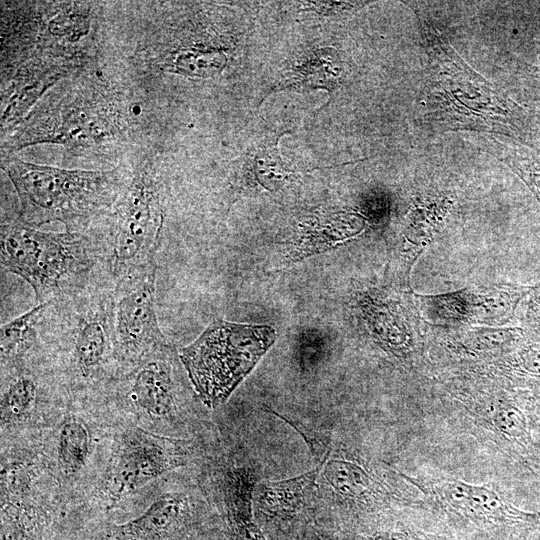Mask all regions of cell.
I'll return each mask as SVG.
<instances>
[{
  "mask_svg": "<svg viewBox=\"0 0 540 540\" xmlns=\"http://www.w3.org/2000/svg\"><path fill=\"white\" fill-rule=\"evenodd\" d=\"M363 540H420L419 538L402 531H380L373 533Z\"/></svg>",
  "mask_w": 540,
  "mask_h": 540,
  "instance_id": "obj_21",
  "label": "cell"
},
{
  "mask_svg": "<svg viewBox=\"0 0 540 540\" xmlns=\"http://www.w3.org/2000/svg\"><path fill=\"white\" fill-rule=\"evenodd\" d=\"M157 267L114 281V356L122 364L136 366L168 347L155 307Z\"/></svg>",
  "mask_w": 540,
  "mask_h": 540,
  "instance_id": "obj_7",
  "label": "cell"
},
{
  "mask_svg": "<svg viewBox=\"0 0 540 540\" xmlns=\"http://www.w3.org/2000/svg\"><path fill=\"white\" fill-rule=\"evenodd\" d=\"M494 425L502 434L512 438H520L527 431L524 413L514 406L499 409L494 416Z\"/></svg>",
  "mask_w": 540,
  "mask_h": 540,
  "instance_id": "obj_18",
  "label": "cell"
},
{
  "mask_svg": "<svg viewBox=\"0 0 540 540\" xmlns=\"http://www.w3.org/2000/svg\"><path fill=\"white\" fill-rule=\"evenodd\" d=\"M48 516L23 501H5L1 506V540H44Z\"/></svg>",
  "mask_w": 540,
  "mask_h": 540,
  "instance_id": "obj_15",
  "label": "cell"
},
{
  "mask_svg": "<svg viewBox=\"0 0 540 540\" xmlns=\"http://www.w3.org/2000/svg\"><path fill=\"white\" fill-rule=\"evenodd\" d=\"M57 460L66 475H75L86 463L90 451V434L84 421L70 414L60 425L57 437Z\"/></svg>",
  "mask_w": 540,
  "mask_h": 540,
  "instance_id": "obj_14",
  "label": "cell"
},
{
  "mask_svg": "<svg viewBox=\"0 0 540 540\" xmlns=\"http://www.w3.org/2000/svg\"><path fill=\"white\" fill-rule=\"evenodd\" d=\"M48 302L39 303L29 311L2 324L0 328V353L2 367L18 361L36 343L37 329Z\"/></svg>",
  "mask_w": 540,
  "mask_h": 540,
  "instance_id": "obj_13",
  "label": "cell"
},
{
  "mask_svg": "<svg viewBox=\"0 0 540 540\" xmlns=\"http://www.w3.org/2000/svg\"><path fill=\"white\" fill-rule=\"evenodd\" d=\"M80 91L62 97L53 109L40 112L30 120L15 144L58 142L69 148L89 149L123 140L124 125L112 102L96 93Z\"/></svg>",
  "mask_w": 540,
  "mask_h": 540,
  "instance_id": "obj_6",
  "label": "cell"
},
{
  "mask_svg": "<svg viewBox=\"0 0 540 540\" xmlns=\"http://www.w3.org/2000/svg\"><path fill=\"white\" fill-rule=\"evenodd\" d=\"M471 484L447 481L438 487L441 500L452 510L466 516L470 501Z\"/></svg>",
  "mask_w": 540,
  "mask_h": 540,
  "instance_id": "obj_19",
  "label": "cell"
},
{
  "mask_svg": "<svg viewBox=\"0 0 540 540\" xmlns=\"http://www.w3.org/2000/svg\"><path fill=\"white\" fill-rule=\"evenodd\" d=\"M254 472L245 466L226 468L220 480L222 508L233 540H266L254 519Z\"/></svg>",
  "mask_w": 540,
  "mask_h": 540,
  "instance_id": "obj_12",
  "label": "cell"
},
{
  "mask_svg": "<svg viewBox=\"0 0 540 540\" xmlns=\"http://www.w3.org/2000/svg\"><path fill=\"white\" fill-rule=\"evenodd\" d=\"M305 540H334L330 535H328L326 532L319 530V529H313L305 538Z\"/></svg>",
  "mask_w": 540,
  "mask_h": 540,
  "instance_id": "obj_22",
  "label": "cell"
},
{
  "mask_svg": "<svg viewBox=\"0 0 540 540\" xmlns=\"http://www.w3.org/2000/svg\"><path fill=\"white\" fill-rule=\"evenodd\" d=\"M1 268L21 277L40 303L87 284L95 264L91 240L78 232H47L18 219L1 226Z\"/></svg>",
  "mask_w": 540,
  "mask_h": 540,
  "instance_id": "obj_2",
  "label": "cell"
},
{
  "mask_svg": "<svg viewBox=\"0 0 540 540\" xmlns=\"http://www.w3.org/2000/svg\"><path fill=\"white\" fill-rule=\"evenodd\" d=\"M191 446L187 440L161 436L139 426L119 434L107 469L106 486L114 502L138 490L168 471L187 464Z\"/></svg>",
  "mask_w": 540,
  "mask_h": 540,
  "instance_id": "obj_8",
  "label": "cell"
},
{
  "mask_svg": "<svg viewBox=\"0 0 540 540\" xmlns=\"http://www.w3.org/2000/svg\"><path fill=\"white\" fill-rule=\"evenodd\" d=\"M194 516L186 495L164 493L140 515L124 523H109L93 540H187Z\"/></svg>",
  "mask_w": 540,
  "mask_h": 540,
  "instance_id": "obj_9",
  "label": "cell"
},
{
  "mask_svg": "<svg viewBox=\"0 0 540 540\" xmlns=\"http://www.w3.org/2000/svg\"><path fill=\"white\" fill-rule=\"evenodd\" d=\"M38 387L31 375L20 373L11 377L2 388L1 421L2 423L19 421L36 404Z\"/></svg>",
  "mask_w": 540,
  "mask_h": 540,
  "instance_id": "obj_16",
  "label": "cell"
},
{
  "mask_svg": "<svg viewBox=\"0 0 540 540\" xmlns=\"http://www.w3.org/2000/svg\"><path fill=\"white\" fill-rule=\"evenodd\" d=\"M1 167L17 192L19 221L31 227L58 221L78 233L111 211L130 178L120 168L70 170L16 157L5 158Z\"/></svg>",
  "mask_w": 540,
  "mask_h": 540,
  "instance_id": "obj_1",
  "label": "cell"
},
{
  "mask_svg": "<svg viewBox=\"0 0 540 540\" xmlns=\"http://www.w3.org/2000/svg\"><path fill=\"white\" fill-rule=\"evenodd\" d=\"M43 320L68 345L81 377L91 378L115 359L113 288L87 283L49 301Z\"/></svg>",
  "mask_w": 540,
  "mask_h": 540,
  "instance_id": "obj_5",
  "label": "cell"
},
{
  "mask_svg": "<svg viewBox=\"0 0 540 540\" xmlns=\"http://www.w3.org/2000/svg\"><path fill=\"white\" fill-rule=\"evenodd\" d=\"M320 465L297 476L258 482L253 493V508L269 524L296 521L309 508L318 492Z\"/></svg>",
  "mask_w": 540,
  "mask_h": 540,
  "instance_id": "obj_10",
  "label": "cell"
},
{
  "mask_svg": "<svg viewBox=\"0 0 540 540\" xmlns=\"http://www.w3.org/2000/svg\"><path fill=\"white\" fill-rule=\"evenodd\" d=\"M522 515L494 491L483 486L471 485L466 517L496 523L497 521L521 519Z\"/></svg>",
  "mask_w": 540,
  "mask_h": 540,
  "instance_id": "obj_17",
  "label": "cell"
},
{
  "mask_svg": "<svg viewBox=\"0 0 540 540\" xmlns=\"http://www.w3.org/2000/svg\"><path fill=\"white\" fill-rule=\"evenodd\" d=\"M276 331L269 325L217 320L179 358L202 402L216 408L226 402L273 345Z\"/></svg>",
  "mask_w": 540,
  "mask_h": 540,
  "instance_id": "obj_3",
  "label": "cell"
},
{
  "mask_svg": "<svg viewBox=\"0 0 540 540\" xmlns=\"http://www.w3.org/2000/svg\"><path fill=\"white\" fill-rule=\"evenodd\" d=\"M166 347L137 364L133 370L129 395L145 413L165 417L175 410L173 368Z\"/></svg>",
  "mask_w": 540,
  "mask_h": 540,
  "instance_id": "obj_11",
  "label": "cell"
},
{
  "mask_svg": "<svg viewBox=\"0 0 540 540\" xmlns=\"http://www.w3.org/2000/svg\"><path fill=\"white\" fill-rule=\"evenodd\" d=\"M524 368L531 373L540 374V346H532L522 353Z\"/></svg>",
  "mask_w": 540,
  "mask_h": 540,
  "instance_id": "obj_20",
  "label": "cell"
},
{
  "mask_svg": "<svg viewBox=\"0 0 540 540\" xmlns=\"http://www.w3.org/2000/svg\"><path fill=\"white\" fill-rule=\"evenodd\" d=\"M109 214L108 266L115 280L156 267L164 210L156 173L137 168Z\"/></svg>",
  "mask_w": 540,
  "mask_h": 540,
  "instance_id": "obj_4",
  "label": "cell"
}]
</instances>
